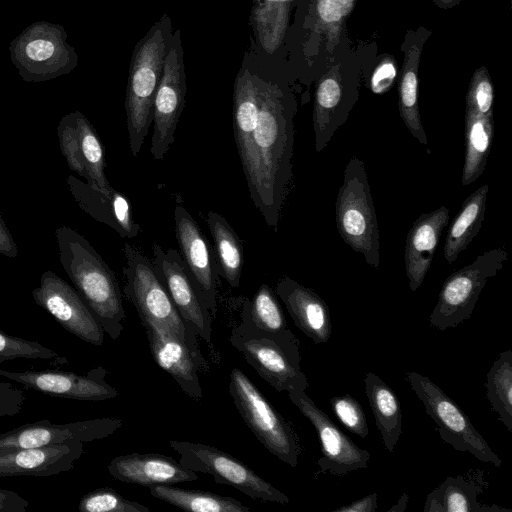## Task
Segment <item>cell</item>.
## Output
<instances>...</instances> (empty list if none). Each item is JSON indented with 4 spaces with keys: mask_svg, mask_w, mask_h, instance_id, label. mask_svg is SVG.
Returning a JSON list of instances; mask_svg holds the SVG:
<instances>
[{
    "mask_svg": "<svg viewBox=\"0 0 512 512\" xmlns=\"http://www.w3.org/2000/svg\"><path fill=\"white\" fill-rule=\"evenodd\" d=\"M107 370L94 367L85 374L59 370H26L13 372L0 369V376L28 389L53 397L83 401H103L114 398L118 391L106 382Z\"/></svg>",
    "mask_w": 512,
    "mask_h": 512,
    "instance_id": "obj_16",
    "label": "cell"
},
{
    "mask_svg": "<svg viewBox=\"0 0 512 512\" xmlns=\"http://www.w3.org/2000/svg\"><path fill=\"white\" fill-rule=\"evenodd\" d=\"M355 0H317L316 12L320 28L329 40H337L345 18L353 9Z\"/></svg>",
    "mask_w": 512,
    "mask_h": 512,
    "instance_id": "obj_40",
    "label": "cell"
},
{
    "mask_svg": "<svg viewBox=\"0 0 512 512\" xmlns=\"http://www.w3.org/2000/svg\"><path fill=\"white\" fill-rule=\"evenodd\" d=\"M489 184L476 189L464 200L446 235L443 254L448 264H453L479 233L485 215Z\"/></svg>",
    "mask_w": 512,
    "mask_h": 512,
    "instance_id": "obj_29",
    "label": "cell"
},
{
    "mask_svg": "<svg viewBox=\"0 0 512 512\" xmlns=\"http://www.w3.org/2000/svg\"><path fill=\"white\" fill-rule=\"evenodd\" d=\"M507 257L508 253L504 248H494L450 274L444 281L438 301L430 314L431 326L444 331L468 320L483 287L503 268Z\"/></svg>",
    "mask_w": 512,
    "mask_h": 512,
    "instance_id": "obj_8",
    "label": "cell"
},
{
    "mask_svg": "<svg viewBox=\"0 0 512 512\" xmlns=\"http://www.w3.org/2000/svg\"><path fill=\"white\" fill-rule=\"evenodd\" d=\"M352 102L337 68L324 74L317 83L312 122L315 150L321 152L349 115Z\"/></svg>",
    "mask_w": 512,
    "mask_h": 512,
    "instance_id": "obj_25",
    "label": "cell"
},
{
    "mask_svg": "<svg viewBox=\"0 0 512 512\" xmlns=\"http://www.w3.org/2000/svg\"><path fill=\"white\" fill-rule=\"evenodd\" d=\"M0 254L15 258L18 254V247L5 224L0 213Z\"/></svg>",
    "mask_w": 512,
    "mask_h": 512,
    "instance_id": "obj_47",
    "label": "cell"
},
{
    "mask_svg": "<svg viewBox=\"0 0 512 512\" xmlns=\"http://www.w3.org/2000/svg\"><path fill=\"white\" fill-rule=\"evenodd\" d=\"M81 441H68L35 448L0 450V477H47L73 469L83 454Z\"/></svg>",
    "mask_w": 512,
    "mask_h": 512,
    "instance_id": "obj_20",
    "label": "cell"
},
{
    "mask_svg": "<svg viewBox=\"0 0 512 512\" xmlns=\"http://www.w3.org/2000/svg\"><path fill=\"white\" fill-rule=\"evenodd\" d=\"M244 360L278 392L305 391L308 380L301 370L299 340L287 328L281 333L256 329L246 318L229 338Z\"/></svg>",
    "mask_w": 512,
    "mask_h": 512,
    "instance_id": "obj_4",
    "label": "cell"
},
{
    "mask_svg": "<svg viewBox=\"0 0 512 512\" xmlns=\"http://www.w3.org/2000/svg\"><path fill=\"white\" fill-rule=\"evenodd\" d=\"M69 191L78 206L98 222L108 225L122 238H134L140 226L133 217L130 202L112 186L102 190L69 175L66 180Z\"/></svg>",
    "mask_w": 512,
    "mask_h": 512,
    "instance_id": "obj_21",
    "label": "cell"
},
{
    "mask_svg": "<svg viewBox=\"0 0 512 512\" xmlns=\"http://www.w3.org/2000/svg\"><path fill=\"white\" fill-rule=\"evenodd\" d=\"M450 220L446 206L422 213L412 224L405 245V269L411 291L415 292L429 271L443 229Z\"/></svg>",
    "mask_w": 512,
    "mask_h": 512,
    "instance_id": "obj_24",
    "label": "cell"
},
{
    "mask_svg": "<svg viewBox=\"0 0 512 512\" xmlns=\"http://www.w3.org/2000/svg\"><path fill=\"white\" fill-rule=\"evenodd\" d=\"M206 222L213 238L218 272L232 288H238L244 263L242 242L221 214L209 211Z\"/></svg>",
    "mask_w": 512,
    "mask_h": 512,
    "instance_id": "obj_31",
    "label": "cell"
},
{
    "mask_svg": "<svg viewBox=\"0 0 512 512\" xmlns=\"http://www.w3.org/2000/svg\"><path fill=\"white\" fill-rule=\"evenodd\" d=\"M405 379L423 403L426 413L434 420L445 443L457 451L471 453L481 462L501 466L498 455L463 410L438 385L417 372H407Z\"/></svg>",
    "mask_w": 512,
    "mask_h": 512,
    "instance_id": "obj_9",
    "label": "cell"
},
{
    "mask_svg": "<svg viewBox=\"0 0 512 512\" xmlns=\"http://www.w3.org/2000/svg\"><path fill=\"white\" fill-rule=\"evenodd\" d=\"M174 221L184 266L210 313L215 316L219 272L213 249L197 222L182 204L175 207Z\"/></svg>",
    "mask_w": 512,
    "mask_h": 512,
    "instance_id": "obj_17",
    "label": "cell"
},
{
    "mask_svg": "<svg viewBox=\"0 0 512 512\" xmlns=\"http://www.w3.org/2000/svg\"><path fill=\"white\" fill-rule=\"evenodd\" d=\"M55 50L56 47L52 41L39 38L27 43L25 55L33 62H44L54 55Z\"/></svg>",
    "mask_w": 512,
    "mask_h": 512,
    "instance_id": "obj_43",
    "label": "cell"
},
{
    "mask_svg": "<svg viewBox=\"0 0 512 512\" xmlns=\"http://www.w3.org/2000/svg\"><path fill=\"white\" fill-rule=\"evenodd\" d=\"M409 496L406 493H403L398 502L389 508L387 512H404L408 505Z\"/></svg>",
    "mask_w": 512,
    "mask_h": 512,
    "instance_id": "obj_48",
    "label": "cell"
},
{
    "mask_svg": "<svg viewBox=\"0 0 512 512\" xmlns=\"http://www.w3.org/2000/svg\"><path fill=\"white\" fill-rule=\"evenodd\" d=\"M18 358L49 360L56 364L66 363V358L36 341L8 335L0 330V363Z\"/></svg>",
    "mask_w": 512,
    "mask_h": 512,
    "instance_id": "obj_38",
    "label": "cell"
},
{
    "mask_svg": "<svg viewBox=\"0 0 512 512\" xmlns=\"http://www.w3.org/2000/svg\"><path fill=\"white\" fill-rule=\"evenodd\" d=\"M288 397L316 430L321 443V457L317 460L319 472L345 475L368 467L369 452L341 431L305 391L288 392Z\"/></svg>",
    "mask_w": 512,
    "mask_h": 512,
    "instance_id": "obj_12",
    "label": "cell"
},
{
    "mask_svg": "<svg viewBox=\"0 0 512 512\" xmlns=\"http://www.w3.org/2000/svg\"><path fill=\"white\" fill-rule=\"evenodd\" d=\"M122 425L121 419L111 417L65 424H55L44 419L0 434V450L43 447L68 441L84 443L101 440Z\"/></svg>",
    "mask_w": 512,
    "mask_h": 512,
    "instance_id": "obj_18",
    "label": "cell"
},
{
    "mask_svg": "<svg viewBox=\"0 0 512 512\" xmlns=\"http://www.w3.org/2000/svg\"><path fill=\"white\" fill-rule=\"evenodd\" d=\"M377 493L364 496L348 505L341 506L334 512H375L377 509Z\"/></svg>",
    "mask_w": 512,
    "mask_h": 512,
    "instance_id": "obj_46",
    "label": "cell"
},
{
    "mask_svg": "<svg viewBox=\"0 0 512 512\" xmlns=\"http://www.w3.org/2000/svg\"><path fill=\"white\" fill-rule=\"evenodd\" d=\"M155 363L177 382L181 390L194 400L203 397L198 371L204 369L205 360L186 343L158 324L142 323Z\"/></svg>",
    "mask_w": 512,
    "mask_h": 512,
    "instance_id": "obj_19",
    "label": "cell"
},
{
    "mask_svg": "<svg viewBox=\"0 0 512 512\" xmlns=\"http://www.w3.org/2000/svg\"><path fill=\"white\" fill-rule=\"evenodd\" d=\"M486 395L500 421L512 432V352L503 351L493 362L486 380Z\"/></svg>",
    "mask_w": 512,
    "mask_h": 512,
    "instance_id": "obj_35",
    "label": "cell"
},
{
    "mask_svg": "<svg viewBox=\"0 0 512 512\" xmlns=\"http://www.w3.org/2000/svg\"><path fill=\"white\" fill-rule=\"evenodd\" d=\"M109 474L121 482L152 486L173 485L198 479L196 472L185 468L174 458L158 453H132L114 457Z\"/></svg>",
    "mask_w": 512,
    "mask_h": 512,
    "instance_id": "obj_22",
    "label": "cell"
},
{
    "mask_svg": "<svg viewBox=\"0 0 512 512\" xmlns=\"http://www.w3.org/2000/svg\"><path fill=\"white\" fill-rule=\"evenodd\" d=\"M26 395L23 390L8 382H0V416H15L25 403Z\"/></svg>",
    "mask_w": 512,
    "mask_h": 512,
    "instance_id": "obj_42",
    "label": "cell"
},
{
    "mask_svg": "<svg viewBox=\"0 0 512 512\" xmlns=\"http://www.w3.org/2000/svg\"><path fill=\"white\" fill-rule=\"evenodd\" d=\"M228 391L241 418L257 440L282 462L296 467L301 453L297 434L238 368H233L230 373Z\"/></svg>",
    "mask_w": 512,
    "mask_h": 512,
    "instance_id": "obj_7",
    "label": "cell"
},
{
    "mask_svg": "<svg viewBox=\"0 0 512 512\" xmlns=\"http://www.w3.org/2000/svg\"><path fill=\"white\" fill-rule=\"evenodd\" d=\"M81 512H150L145 505L124 498L110 487L85 494L78 505Z\"/></svg>",
    "mask_w": 512,
    "mask_h": 512,
    "instance_id": "obj_37",
    "label": "cell"
},
{
    "mask_svg": "<svg viewBox=\"0 0 512 512\" xmlns=\"http://www.w3.org/2000/svg\"><path fill=\"white\" fill-rule=\"evenodd\" d=\"M330 405L334 414L350 432L361 438L368 435L369 429L364 410L354 397L349 394L332 397Z\"/></svg>",
    "mask_w": 512,
    "mask_h": 512,
    "instance_id": "obj_41",
    "label": "cell"
},
{
    "mask_svg": "<svg viewBox=\"0 0 512 512\" xmlns=\"http://www.w3.org/2000/svg\"><path fill=\"white\" fill-rule=\"evenodd\" d=\"M395 76L393 65H382L375 70L372 77V90L375 93H381L389 88Z\"/></svg>",
    "mask_w": 512,
    "mask_h": 512,
    "instance_id": "obj_45",
    "label": "cell"
},
{
    "mask_svg": "<svg viewBox=\"0 0 512 512\" xmlns=\"http://www.w3.org/2000/svg\"><path fill=\"white\" fill-rule=\"evenodd\" d=\"M57 135L69 168L88 184L108 190L104 148L90 121L80 112L67 114L57 126Z\"/></svg>",
    "mask_w": 512,
    "mask_h": 512,
    "instance_id": "obj_15",
    "label": "cell"
},
{
    "mask_svg": "<svg viewBox=\"0 0 512 512\" xmlns=\"http://www.w3.org/2000/svg\"><path fill=\"white\" fill-rule=\"evenodd\" d=\"M338 232L355 252L362 254L372 268L380 264L379 226L368 175L362 160L348 161L335 202Z\"/></svg>",
    "mask_w": 512,
    "mask_h": 512,
    "instance_id": "obj_5",
    "label": "cell"
},
{
    "mask_svg": "<svg viewBox=\"0 0 512 512\" xmlns=\"http://www.w3.org/2000/svg\"><path fill=\"white\" fill-rule=\"evenodd\" d=\"M150 494L181 510L189 512H250L240 501L216 493L174 487L168 484L149 486Z\"/></svg>",
    "mask_w": 512,
    "mask_h": 512,
    "instance_id": "obj_33",
    "label": "cell"
},
{
    "mask_svg": "<svg viewBox=\"0 0 512 512\" xmlns=\"http://www.w3.org/2000/svg\"><path fill=\"white\" fill-rule=\"evenodd\" d=\"M123 252L124 295L136 308L141 323L160 325L186 343L195 353L201 354L195 330L181 318L157 277L151 260L129 243L124 244Z\"/></svg>",
    "mask_w": 512,
    "mask_h": 512,
    "instance_id": "obj_6",
    "label": "cell"
},
{
    "mask_svg": "<svg viewBox=\"0 0 512 512\" xmlns=\"http://www.w3.org/2000/svg\"><path fill=\"white\" fill-rule=\"evenodd\" d=\"M36 304L68 332L84 342L101 346L104 330L75 288L52 271H45L32 291Z\"/></svg>",
    "mask_w": 512,
    "mask_h": 512,
    "instance_id": "obj_14",
    "label": "cell"
},
{
    "mask_svg": "<svg viewBox=\"0 0 512 512\" xmlns=\"http://www.w3.org/2000/svg\"><path fill=\"white\" fill-rule=\"evenodd\" d=\"M483 473L478 476H448L426 497L425 512H511L510 509L496 505L487 506L478 501L485 490Z\"/></svg>",
    "mask_w": 512,
    "mask_h": 512,
    "instance_id": "obj_26",
    "label": "cell"
},
{
    "mask_svg": "<svg viewBox=\"0 0 512 512\" xmlns=\"http://www.w3.org/2000/svg\"><path fill=\"white\" fill-rule=\"evenodd\" d=\"M185 93L183 50L180 30H177L173 33L165 57L153 102V134L150 150L155 160H162L174 142V134L184 107Z\"/></svg>",
    "mask_w": 512,
    "mask_h": 512,
    "instance_id": "obj_11",
    "label": "cell"
},
{
    "mask_svg": "<svg viewBox=\"0 0 512 512\" xmlns=\"http://www.w3.org/2000/svg\"><path fill=\"white\" fill-rule=\"evenodd\" d=\"M59 260L75 289L104 332L116 340L124 330L126 313L115 273L77 231L60 226L55 231Z\"/></svg>",
    "mask_w": 512,
    "mask_h": 512,
    "instance_id": "obj_2",
    "label": "cell"
},
{
    "mask_svg": "<svg viewBox=\"0 0 512 512\" xmlns=\"http://www.w3.org/2000/svg\"><path fill=\"white\" fill-rule=\"evenodd\" d=\"M275 293L300 331L315 344L329 340L332 333L329 307L314 290L283 276L276 284Z\"/></svg>",
    "mask_w": 512,
    "mask_h": 512,
    "instance_id": "obj_23",
    "label": "cell"
},
{
    "mask_svg": "<svg viewBox=\"0 0 512 512\" xmlns=\"http://www.w3.org/2000/svg\"><path fill=\"white\" fill-rule=\"evenodd\" d=\"M465 153L461 182L474 183L483 173L494 137L493 117L465 110Z\"/></svg>",
    "mask_w": 512,
    "mask_h": 512,
    "instance_id": "obj_32",
    "label": "cell"
},
{
    "mask_svg": "<svg viewBox=\"0 0 512 512\" xmlns=\"http://www.w3.org/2000/svg\"><path fill=\"white\" fill-rule=\"evenodd\" d=\"M438 6L448 7L454 5L459 0H433Z\"/></svg>",
    "mask_w": 512,
    "mask_h": 512,
    "instance_id": "obj_49",
    "label": "cell"
},
{
    "mask_svg": "<svg viewBox=\"0 0 512 512\" xmlns=\"http://www.w3.org/2000/svg\"><path fill=\"white\" fill-rule=\"evenodd\" d=\"M242 317L264 332L281 333L288 328L277 295L267 284L261 285L253 298L245 301Z\"/></svg>",
    "mask_w": 512,
    "mask_h": 512,
    "instance_id": "obj_36",
    "label": "cell"
},
{
    "mask_svg": "<svg viewBox=\"0 0 512 512\" xmlns=\"http://www.w3.org/2000/svg\"><path fill=\"white\" fill-rule=\"evenodd\" d=\"M29 502L8 489L0 488V512H25Z\"/></svg>",
    "mask_w": 512,
    "mask_h": 512,
    "instance_id": "obj_44",
    "label": "cell"
},
{
    "mask_svg": "<svg viewBox=\"0 0 512 512\" xmlns=\"http://www.w3.org/2000/svg\"><path fill=\"white\" fill-rule=\"evenodd\" d=\"M293 1H253L251 24L259 44L269 54L277 50L285 36Z\"/></svg>",
    "mask_w": 512,
    "mask_h": 512,
    "instance_id": "obj_34",
    "label": "cell"
},
{
    "mask_svg": "<svg viewBox=\"0 0 512 512\" xmlns=\"http://www.w3.org/2000/svg\"><path fill=\"white\" fill-rule=\"evenodd\" d=\"M152 250L153 268L181 318L195 330L197 336L210 344L211 313L193 284L180 253L175 249L164 250L156 243L153 244Z\"/></svg>",
    "mask_w": 512,
    "mask_h": 512,
    "instance_id": "obj_13",
    "label": "cell"
},
{
    "mask_svg": "<svg viewBox=\"0 0 512 512\" xmlns=\"http://www.w3.org/2000/svg\"><path fill=\"white\" fill-rule=\"evenodd\" d=\"M260 112L244 174L251 200L275 232L292 183L295 106L272 82L258 78Z\"/></svg>",
    "mask_w": 512,
    "mask_h": 512,
    "instance_id": "obj_1",
    "label": "cell"
},
{
    "mask_svg": "<svg viewBox=\"0 0 512 512\" xmlns=\"http://www.w3.org/2000/svg\"><path fill=\"white\" fill-rule=\"evenodd\" d=\"M260 112L258 77L249 70L238 73L233 94V131L243 173L250 166L251 138Z\"/></svg>",
    "mask_w": 512,
    "mask_h": 512,
    "instance_id": "obj_27",
    "label": "cell"
},
{
    "mask_svg": "<svg viewBox=\"0 0 512 512\" xmlns=\"http://www.w3.org/2000/svg\"><path fill=\"white\" fill-rule=\"evenodd\" d=\"M180 464L194 472L211 475L218 484L232 486L246 496L266 502L289 503L286 494L263 479L236 457L203 443L170 440Z\"/></svg>",
    "mask_w": 512,
    "mask_h": 512,
    "instance_id": "obj_10",
    "label": "cell"
},
{
    "mask_svg": "<svg viewBox=\"0 0 512 512\" xmlns=\"http://www.w3.org/2000/svg\"><path fill=\"white\" fill-rule=\"evenodd\" d=\"M166 14L136 44L131 56L125 97L129 146L132 156L142 148L153 122V102L164 60L173 37Z\"/></svg>",
    "mask_w": 512,
    "mask_h": 512,
    "instance_id": "obj_3",
    "label": "cell"
},
{
    "mask_svg": "<svg viewBox=\"0 0 512 512\" xmlns=\"http://www.w3.org/2000/svg\"><path fill=\"white\" fill-rule=\"evenodd\" d=\"M365 393L372 409L384 447L392 452L402 431V412L394 391L375 373L364 379Z\"/></svg>",
    "mask_w": 512,
    "mask_h": 512,
    "instance_id": "obj_30",
    "label": "cell"
},
{
    "mask_svg": "<svg viewBox=\"0 0 512 512\" xmlns=\"http://www.w3.org/2000/svg\"><path fill=\"white\" fill-rule=\"evenodd\" d=\"M424 40L423 38L408 41L404 45V60L398 85V105L400 116L419 143H428L423 127L418 104V70Z\"/></svg>",
    "mask_w": 512,
    "mask_h": 512,
    "instance_id": "obj_28",
    "label": "cell"
},
{
    "mask_svg": "<svg viewBox=\"0 0 512 512\" xmlns=\"http://www.w3.org/2000/svg\"><path fill=\"white\" fill-rule=\"evenodd\" d=\"M494 88L485 67L477 68L470 80L466 94V111L493 117Z\"/></svg>",
    "mask_w": 512,
    "mask_h": 512,
    "instance_id": "obj_39",
    "label": "cell"
}]
</instances>
